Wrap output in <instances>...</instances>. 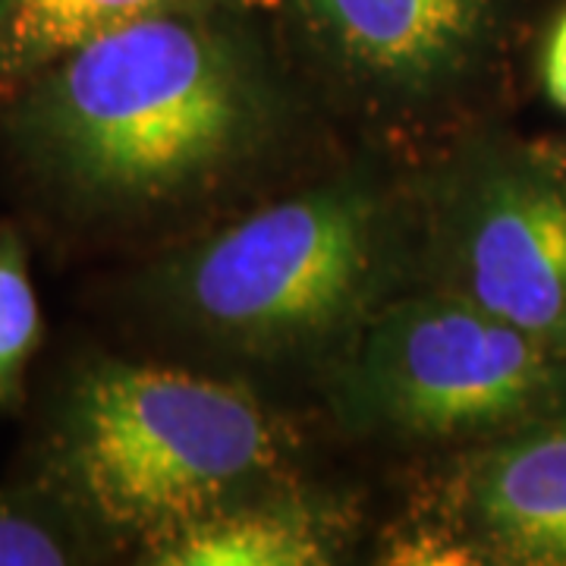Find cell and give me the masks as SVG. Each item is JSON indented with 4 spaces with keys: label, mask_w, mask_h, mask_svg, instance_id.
<instances>
[{
    "label": "cell",
    "mask_w": 566,
    "mask_h": 566,
    "mask_svg": "<svg viewBox=\"0 0 566 566\" xmlns=\"http://www.w3.org/2000/svg\"><path fill=\"white\" fill-rule=\"evenodd\" d=\"M542 80H545L547 98L566 111V10L547 35L545 54H542Z\"/></svg>",
    "instance_id": "7c38bea8"
},
{
    "label": "cell",
    "mask_w": 566,
    "mask_h": 566,
    "mask_svg": "<svg viewBox=\"0 0 566 566\" xmlns=\"http://www.w3.org/2000/svg\"><path fill=\"white\" fill-rule=\"evenodd\" d=\"M223 0H0V107L82 44L170 10H218Z\"/></svg>",
    "instance_id": "9c48e42d"
},
{
    "label": "cell",
    "mask_w": 566,
    "mask_h": 566,
    "mask_svg": "<svg viewBox=\"0 0 566 566\" xmlns=\"http://www.w3.org/2000/svg\"><path fill=\"white\" fill-rule=\"evenodd\" d=\"M450 293L557 346L566 327V189L545 174H465L441 208Z\"/></svg>",
    "instance_id": "5b68a950"
},
{
    "label": "cell",
    "mask_w": 566,
    "mask_h": 566,
    "mask_svg": "<svg viewBox=\"0 0 566 566\" xmlns=\"http://www.w3.org/2000/svg\"><path fill=\"white\" fill-rule=\"evenodd\" d=\"M394 243L385 189L344 177L186 245L161 262L151 290L211 344L255 359L300 356L353 337L375 312Z\"/></svg>",
    "instance_id": "3957f363"
},
{
    "label": "cell",
    "mask_w": 566,
    "mask_h": 566,
    "mask_svg": "<svg viewBox=\"0 0 566 566\" xmlns=\"http://www.w3.org/2000/svg\"><path fill=\"white\" fill-rule=\"evenodd\" d=\"M308 41L353 95L422 107L460 80L491 0H290Z\"/></svg>",
    "instance_id": "8992f818"
},
{
    "label": "cell",
    "mask_w": 566,
    "mask_h": 566,
    "mask_svg": "<svg viewBox=\"0 0 566 566\" xmlns=\"http://www.w3.org/2000/svg\"><path fill=\"white\" fill-rule=\"evenodd\" d=\"M296 438L255 390L189 368L95 359L63 387L41 479L114 547L164 535L286 479Z\"/></svg>",
    "instance_id": "7a4b0ae2"
},
{
    "label": "cell",
    "mask_w": 566,
    "mask_h": 566,
    "mask_svg": "<svg viewBox=\"0 0 566 566\" xmlns=\"http://www.w3.org/2000/svg\"><path fill=\"white\" fill-rule=\"evenodd\" d=\"M281 126L274 70L221 7L107 32L0 107L22 177L85 221L202 199L259 161Z\"/></svg>",
    "instance_id": "6da1fadb"
},
{
    "label": "cell",
    "mask_w": 566,
    "mask_h": 566,
    "mask_svg": "<svg viewBox=\"0 0 566 566\" xmlns=\"http://www.w3.org/2000/svg\"><path fill=\"white\" fill-rule=\"evenodd\" d=\"M557 346L566 353V327H564V334H560V340H557Z\"/></svg>",
    "instance_id": "4fadbf2b"
},
{
    "label": "cell",
    "mask_w": 566,
    "mask_h": 566,
    "mask_svg": "<svg viewBox=\"0 0 566 566\" xmlns=\"http://www.w3.org/2000/svg\"><path fill=\"white\" fill-rule=\"evenodd\" d=\"M551 346L450 290L409 296L353 331L334 403L356 431L479 438L547 403L557 385Z\"/></svg>",
    "instance_id": "277c9868"
},
{
    "label": "cell",
    "mask_w": 566,
    "mask_h": 566,
    "mask_svg": "<svg viewBox=\"0 0 566 566\" xmlns=\"http://www.w3.org/2000/svg\"><path fill=\"white\" fill-rule=\"evenodd\" d=\"M41 340L39 296L20 230L0 227V409H20L25 371Z\"/></svg>",
    "instance_id": "8fae6325"
},
{
    "label": "cell",
    "mask_w": 566,
    "mask_h": 566,
    "mask_svg": "<svg viewBox=\"0 0 566 566\" xmlns=\"http://www.w3.org/2000/svg\"><path fill=\"white\" fill-rule=\"evenodd\" d=\"M422 516L457 538L469 564L566 566V419L465 457Z\"/></svg>",
    "instance_id": "52a82bcc"
},
{
    "label": "cell",
    "mask_w": 566,
    "mask_h": 566,
    "mask_svg": "<svg viewBox=\"0 0 566 566\" xmlns=\"http://www.w3.org/2000/svg\"><path fill=\"white\" fill-rule=\"evenodd\" d=\"M356 532V506L340 494L283 479L142 547L155 566H322Z\"/></svg>",
    "instance_id": "ba28073f"
},
{
    "label": "cell",
    "mask_w": 566,
    "mask_h": 566,
    "mask_svg": "<svg viewBox=\"0 0 566 566\" xmlns=\"http://www.w3.org/2000/svg\"><path fill=\"white\" fill-rule=\"evenodd\" d=\"M117 547L48 479L0 488V566L102 560Z\"/></svg>",
    "instance_id": "30bf717a"
}]
</instances>
